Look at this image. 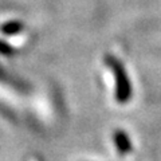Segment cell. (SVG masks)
Instances as JSON below:
<instances>
[{"label": "cell", "mask_w": 161, "mask_h": 161, "mask_svg": "<svg viewBox=\"0 0 161 161\" xmlns=\"http://www.w3.org/2000/svg\"><path fill=\"white\" fill-rule=\"evenodd\" d=\"M105 62L110 67L114 75V83H115V101L119 103H126L132 98V82L128 77V73L125 70L122 62L115 58L114 55L108 54L105 57Z\"/></svg>", "instance_id": "obj_1"}, {"label": "cell", "mask_w": 161, "mask_h": 161, "mask_svg": "<svg viewBox=\"0 0 161 161\" xmlns=\"http://www.w3.org/2000/svg\"><path fill=\"white\" fill-rule=\"evenodd\" d=\"M23 23L19 22V20H9V22L4 23L0 30H2V32L4 35H7V36H12V35H18L20 31H23Z\"/></svg>", "instance_id": "obj_2"}, {"label": "cell", "mask_w": 161, "mask_h": 161, "mask_svg": "<svg viewBox=\"0 0 161 161\" xmlns=\"http://www.w3.org/2000/svg\"><path fill=\"white\" fill-rule=\"evenodd\" d=\"M114 142H115V147H117L119 149V152H122V153L129 152L130 148H132L128 136L125 134L122 130H117V132L114 133Z\"/></svg>", "instance_id": "obj_3"}, {"label": "cell", "mask_w": 161, "mask_h": 161, "mask_svg": "<svg viewBox=\"0 0 161 161\" xmlns=\"http://www.w3.org/2000/svg\"><path fill=\"white\" fill-rule=\"evenodd\" d=\"M0 54L4 55V57H12L15 54V48L12 46H9L7 42L0 39Z\"/></svg>", "instance_id": "obj_4"}, {"label": "cell", "mask_w": 161, "mask_h": 161, "mask_svg": "<svg viewBox=\"0 0 161 161\" xmlns=\"http://www.w3.org/2000/svg\"><path fill=\"white\" fill-rule=\"evenodd\" d=\"M31 161H35V160H31Z\"/></svg>", "instance_id": "obj_5"}]
</instances>
